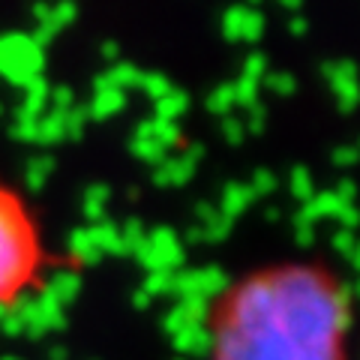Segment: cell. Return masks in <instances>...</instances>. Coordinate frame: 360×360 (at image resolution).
I'll return each instance as SVG.
<instances>
[{
  "label": "cell",
  "instance_id": "6da1fadb",
  "mask_svg": "<svg viewBox=\"0 0 360 360\" xmlns=\"http://www.w3.org/2000/svg\"><path fill=\"white\" fill-rule=\"evenodd\" d=\"M354 295L340 262L291 252L246 264L207 295L201 360H352Z\"/></svg>",
  "mask_w": 360,
  "mask_h": 360
},
{
  "label": "cell",
  "instance_id": "7a4b0ae2",
  "mask_svg": "<svg viewBox=\"0 0 360 360\" xmlns=\"http://www.w3.org/2000/svg\"><path fill=\"white\" fill-rule=\"evenodd\" d=\"M66 267L37 201L0 168V319L39 297Z\"/></svg>",
  "mask_w": 360,
  "mask_h": 360
}]
</instances>
